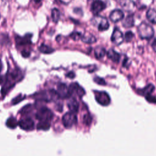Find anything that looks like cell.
I'll use <instances>...</instances> for the list:
<instances>
[{
    "instance_id": "d590c367",
    "label": "cell",
    "mask_w": 156,
    "mask_h": 156,
    "mask_svg": "<svg viewBox=\"0 0 156 156\" xmlns=\"http://www.w3.org/2000/svg\"><path fill=\"white\" fill-rule=\"evenodd\" d=\"M151 46L153 49V50L156 52V38H155L152 42V44H151Z\"/></svg>"
},
{
    "instance_id": "3957f363",
    "label": "cell",
    "mask_w": 156,
    "mask_h": 156,
    "mask_svg": "<svg viewBox=\"0 0 156 156\" xmlns=\"http://www.w3.org/2000/svg\"><path fill=\"white\" fill-rule=\"evenodd\" d=\"M52 112L46 107H42L36 113V118L40 121H49L53 118Z\"/></svg>"
},
{
    "instance_id": "ba28073f",
    "label": "cell",
    "mask_w": 156,
    "mask_h": 156,
    "mask_svg": "<svg viewBox=\"0 0 156 156\" xmlns=\"http://www.w3.org/2000/svg\"><path fill=\"white\" fill-rule=\"evenodd\" d=\"M56 91L59 98H68L71 95L69 87L64 83H60L58 85Z\"/></svg>"
},
{
    "instance_id": "30bf717a",
    "label": "cell",
    "mask_w": 156,
    "mask_h": 156,
    "mask_svg": "<svg viewBox=\"0 0 156 156\" xmlns=\"http://www.w3.org/2000/svg\"><path fill=\"white\" fill-rule=\"evenodd\" d=\"M106 8V4L101 0H95L93 2L91 6V11L94 15L98 14Z\"/></svg>"
},
{
    "instance_id": "ab89813d",
    "label": "cell",
    "mask_w": 156,
    "mask_h": 156,
    "mask_svg": "<svg viewBox=\"0 0 156 156\" xmlns=\"http://www.w3.org/2000/svg\"><path fill=\"white\" fill-rule=\"evenodd\" d=\"M42 0H34V1L36 2V3H38L40 2H41Z\"/></svg>"
},
{
    "instance_id": "52a82bcc",
    "label": "cell",
    "mask_w": 156,
    "mask_h": 156,
    "mask_svg": "<svg viewBox=\"0 0 156 156\" xmlns=\"http://www.w3.org/2000/svg\"><path fill=\"white\" fill-rule=\"evenodd\" d=\"M92 20L94 21L93 24L94 25L97 24L98 29L99 31H104L107 30L109 28L108 21L105 18L97 16Z\"/></svg>"
},
{
    "instance_id": "f35d334b",
    "label": "cell",
    "mask_w": 156,
    "mask_h": 156,
    "mask_svg": "<svg viewBox=\"0 0 156 156\" xmlns=\"http://www.w3.org/2000/svg\"><path fill=\"white\" fill-rule=\"evenodd\" d=\"M2 80H3L2 77V76H0V85L2 83Z\"/></svg>"
},
{
    "instance_id": "5bb4252c",
    "label": "cell",
    "mask_w": 156,
    "mask_h": 156,
    "mask_svg": "<svg viewBox=\"0 0 156 156\" xmlns=\"http://www.w3.org/2000/svg\"><path fill=\"white\" fill-rule=\"evenodd\" d=\"M119 4L123 10L129 12H132L135 7L133 0H119Z\"/></svg>"
},
{
    "instance_id": "9a60e30c",
    "label": "cell",
    "mask_w": 156,
    "mask_h": 156,
    "mask_svg": "<svg viewBox=\"0 0 156 156\" xmlns=\"http://www.w3.org/2000/svg\"><path fill=\"white\" fill-rule=\"evenodd\" d=\"M69 88L71 94L73 93H76L77 96L81 97L85 94V91L84 89L77 83H71L69 87Z\"/></svg>"
},
{
    "instance_id": "e0dca14e",
    "label": "cell",
    "mask_w": 156,
    "mask_h": 156,
    "mask_svg": "<svg viewBox=\"0 0 156 156\" xmlns=\"http://www.w3.org/2000/svg\"><path fill=\"white\" fill-rule=\"evenodd\" d=\"M155 89V87L154 85L150 83L146 85L144 88H141V89H138L137 90V93L142 96H146L149 94H152V93L154 91Z\"/></svg>"
},
{
    "instance_id": "d4e9b609",
    "label": "cell",
    "mask_w": 156,
    "mask_h": 156,
    "mask_svg": "<svg viewBox=\"0 0 156 156\" xmlns=\"http://www.w3.org/2000/svg\"><path fill=\"white\" fill-rule=\"evenodd\" d=\"M39 51L43 54H51L54 51V49L51 48L50 46L46 45L44 44H42L38 48Z\"/></svg>"
},
{
    "instance_id": "b9f144b4",
    "label": "cell",
    "mask_w": 156,
    "mask_h": 156,
    "mask_svg": "<svg viewBox=\"0 0 156 156\" xmlns=\"http://www.w3.org/2000/svg\"><path fill=\"white\" fill-rule=\"evenodd\" d=\"M88 1H92V0H88Z\"/></svg>"
},
{
    "instance_id": "4316f807",
    "label": "cell",
    "mask_w": 156,
    "mask_h": 156,
    "mask_svg": "<svg viewBox=\"0 0 156 156\" xmlns=\"http://www.w3.org/2000/svg\"><path fill=\"white\" fill-rule=\"evenodd\" d=\"M10 40L7 34H0V44H7L9 43Z\"/></svg>"
},
{
    "instance_id": "8fae6325",
    "label": "cell",
    "mask_w": 156,
    "mask_h": 156,
    "mask_svg": "<svg viewBox=\"0 0 156 156\" xmlns=\"http://www.w3.org/2000/svg\"><path fill=\"white\" fill-rule=\"evenodd\" d=\"M124 40V37L122 32L118 29L115 27L111 37V41L116 45L121 44Z\"/></svg>"
},
{
    "instance_id": "ac0fdd59",
    "label": "cell",
    "mask_w": 156,
    "mask_h": 156,
    "mask_svg": "<svg viewBox=\"0 0 156 156\" xmlns=\"http://www.w3.org/2000/svg\"><path fill=\"white\" fill-rule=\"evenodd\" d=\"M67 106L71 112H73L74 113H77L79 110V103L74 98H71L70 100L68 101L67 103Z\"/></svg>"
},
{
    "instance_id": "5b68a950",
    "label": "cell",
    "mask_w": 156,
    "mask_h": 156,
    "mask_svg": "<svg viewBox=\"0 0 156 156\" xmlns=\"http://www.w3.org/2000/svg\"><path fill=\"white\" fill-rule=\"evenodd\" d=\"M94 93L95 99L98 104L103 106H107L110 104L111 101L110 98L105 91H95Z\"/></svg>"
},
{
    "instance_id": "f1b7e54d",
    "label": "cell",
    "mask_w": 156,
    "mask_h": 156,
    "mask_svg": "<svg viewBox=\"0 0 156 156\" xmlns=\"http://www.w3.org/2000/svg\"><path fill=\"white\" fill-rule=\"evenodd\" d=\"M134 37V34L131 31H127L126 32L124 35V39L126 42H130L132 40L133 38Z\"/></svg>"
},
{
    "instance_id": "9c48e42d",
    "label": "cell",
    "mask_w": 156,
    "mask_h": 156,
    "mask_svg": "<svg viewBox=\"0 0 156 156\" xmlns=\"http://www.w3.org/2000/svg\"><path fill=\"white\" fill-rule=\"evenodd\" d=\"M18 126L20 127L24 130H32L34 129L35 124L32 119L30 118H26L21 119L18 122Z\"/></svg>"
},
{
    "instance_id": "603a6c76",
    "label": "cell",
    "mask_w": 156,
    "mask_h": 156,
    "mask_svg": "<svg viewBox=\"0 0 156 156\" xmlns=\"http://www.w3.org/2000/svg\"><path fill=\"white\" fill-rule=\"evenodd\" d=\"M50 124L48 121H40L37 126V129L38 130H48L50 128Z\"/></svg>"
},
{
    "instance_id": "d6986e66",
    "label": "cell",
    "mask_w": 156,
    "mask_h": 156,
    "mask_svg": "<svg viewBox=\"0 0 156 156\" xmlns=\"http://www.w3.org/2000/svg\"><path fill=\"white\" fill-rule=\"evenodd\" d=\"M80 40L87 44H92L96 42V37L91 34H84L82 35Z\"/></svg>"
},
{
    "instance_id": "f546056e",
    "label": "cell",
    "mask_w": 156,
    "mask_h": 156,
    "mask_svg": "<svg viewBox=\"0 0 156 156\" xmlns=\"http://www.w3.org/2000/svg\"><path fill=\"white\" fill-rule=\"evenodd\" d=\"M82 34L80 32H72L71 34H70V37L74 40H78L79 39L81 38V37H82Z\"/></svg>"
},
{
    "instance_id": "6da1fadb",
    "label": "cell",
    "mask_w": 156,
    "mask_h": 156,
    "mask_svg": "<svg viewBox=\"0 0 156 156\" xmlns=\"http://www.w3.org/2000/svg\"><path fill=\"white\" fill-rule=\"evenodd\" d=\"M137 31L140 38L143 40H149L152 38L154 35V30L152 26L144 21L138 26Z\"/></svg>"
},
{
    "instance_id": "ffe728a7",
    "label": "cell",
    "mask_w": 156,
    "mask_h": 156,
    "mask_svg": "<svg viewBox=\"0 0 156 156\" xmlns=\"http://www.w3.org/2000/svg\"><path fill=\"white\" fill-rule=\"evenodd\" d=\"M122 26L126 28H130L134 26V18L133 14H130L122 21Z\"/></svg>"
},
{
    "instance_id": "e575fe53",
    "label": "cell",
    "mask_w": 156,
    "mask_h": 156,
    "mask_svg": "<svg viewBox=\"0 0 156 156\" xmlns=\"http://www.w3.org/2000/svg\"><path fill=\"white\" fill-rule=\"evenodd\" d=\"M30 54V52L29 51H27V50H25V49H24V50H23V51H21V55H22V56H23V57L27 58V57H29Z\"/></svg>"
},
{
    "instance_id": "cb8c5ba5",
    "label": "cell",
    "mask_w": 156,
    "mask_h": 156,
    "mask_svg": "<svg viewBox=\"0 0 156 156\" xmlns=\"http://www.w3.org/2000/svg\"><path fill=\"white\" fill-rule=\"evenodd\" d=\"M18 125V122L13 117L9 118L6 121V126L10 129H15Z\"/></svg>"
},
{
    "instance_id": "4fadbf2b",
    "label": "cell",
    "mask_w": 156,
    "mask_h": 156,
    "mask_svg": "<svg viewBox=\"0 0 156 156\" xmlns=\"http://www.w3.org/2000/svg\"><path fill=\"white\" fill-rule=\"evenodd\" d=\"M31 37H32V35L30 34H26L23 37H20L17 35L15 37V41L16 44L18 45L30 44L32 43V41L30 40Z\"/></svg>"
},
{
    "instance_id": "1f68e13d",
    "label": "cell",
    "mask_w": 156,
    "mask_h": 156,
    "mask_svg": "<svg viewBox=\"0 0 156 156\" xmlns=\"http://www.w3.org/2000/svg\"><path fill=\"white\" fill-rule=\"evenodd\" d=\"M93 80H94V81L96 83H98V84H99V85H104L106 84L105 80H104L103 78H101V77H100L96 76L95 77H94V79H93Z\"/></svg>"
},
{
    "instance_id": "7c38bea8",
    "label": "cell",
    "mask_w": 156,
    "mask_h": 156,
    "mask_svg": "<svg viewBox=\"0 0 156 156\" xmlns=\"http://www.w3.org/2000/svg\"><path fill=\"white\" fill-rule=\"evenodd\" d=\"M124 13L119 9L113 10L110 14V19L113 23H117L121 21L124 18Z\"/></svg>"
},
{
    "instance_id": "d6a6232c",
    "label": "cell",
    "mask_w": 156,
    "mask_h": 156,
    "mask_svg": "<svg viewBox=\"0 0 156 156\" xmlns=\"http://www.w3.org/2000/svg\"><path fill=\"white\" fill-rule=\"evenodd\" d=\"M25 98L24 96H23L21 94L18 95V96H16V98H15L13 100H12V104L13 105H15L19 102H20L21 101H23L24 99Z\"/></svg>"
},
{
    "instance_id": "60d3db41",
    "label": "cell",
    "mask_w": 156,
    "mask_h": 156,
    "mask_svg": "<svg viewBox=\"0 0 156 156\" xmlns=\"http://www.w3.org/2000/svg\"><path fill=\"white\" fill-rule=\"evenodd\" d=\"M1 68H2V66H1V65H0V71H1Z\"/></svg>"
},
{
    "instance_id": "83f0119b",
    "label": "cell",
    "mask_w": 156,
    "mask_h": 156,
    "mask_svg": "<svg viewBox=\"0 0 156 156\" xmlns=\"http://www.w3.org/2000/svg\"><path fill=\"white\" fill-rule=\"evenodd\" d=\"M83 123L87 126H90L92 122V118L90 114H86L83 118Z\"/></svg>"
},
{
    "instance_id": "2e32d148",
    "label": "cell",
    "mask_w": 156,
    "mask_h": 156,
    "mask_svg": "<svg viewBox=\"0 0 156 156\" xmlns=\"http://www.w3.org/2000/svg\"><path fill=\"white\" fill-rule=\"evenodd\" d=\"M106 54L109 59H110L112 61L115 63H118L121 58L120 54L116 51H115L113 49H110L107 52Z\"/></svg>"
},
{
    "instance_id": "7a4b0ae2",
    "label": "cell",
    "mask_w": 156,
    "mask_h": 156,
    "mask_svg": "<svg viewBox=\"0 0 156 156\" xmlns=\"http://www.w3.org/2000/svg\"><path fill=\"white\" fill-rule=\"evenodd\" d=\"M34 97L38 100L44 101H51L55 100L59 98L56 91L52 90L49 91H43L37 93Z\"/></svg>"
},
{
    "instance_id": "277c9868",
    "label": "cell",
    "mask_w": 156,
    "mask_h": 156,
    "mask_svg": "<svg viewBox=\"0 0 156 156\" xmlns=\"http://www.w3.org/2000/svg\"><path fill=\"white\" fill-rule=\"evenodd\" d=\"M18 74L14 73H12L7 75L5 81L1 89V93L2 95H5L7 93V91L10 88H12V87H13L15 83V81L16 80V78Z\"/></svg>"
},
{
    "instance_id": "4dcf8cb0",
    "label": "cell",
    "mask_w": 156,
    "mask_h": 156,
    "mask_svg": "<svg viewBox=\"0 0 156 156\" xmlns=\"http://www.w3.org/2000/svg\"><path fill=\"white\" fill-rule=\"evenodd\" d=\"M145 98L147 102H149L150 103L156 104V97L152 95V94H149L145 96Z\"/></svg>"
},
{
    "instance_id": "7402d4cb",
    "label": "cell",
    "mask_w": 156,
    "mask_h": 156,
    "mask_svg": "<svg viewBox=\"0 0 156 156\" xmlns=\"http://www.w3.org/2000/svg\"><path fill=\"white\" fill-rule=\"evenodd\" d=\"M146 17L152 23L156 24V10L154 9H150L147 11Z\"/></svg>"
},
{
    "instance_id": "74e56055",
    "label": "cell",
    "mask_w": 156,
    "mask_h": 156,
    "mask_svg": "<svg viewBox=\"0 0 156 156\" xmlns=\"http://www.w3.org/2000/svg\"><path fill=\"white\" fill-rule=\"evenodd\" d=\"M128 61H129V59L127 57H126L124 60H123V62H122V66L124 67H127V63H128Z\"/></svg>"
},
{
    "instance_id": "8d00e7d4",
    "label": "cell",
    "mask_w": 156,
    "mask_h": 156,
    "mask_svg": "<svg viewBox=\"0 0 156 156\" xmlns=\"http://www.w3.org/2000/svg\"><path fill=\"white\" fill-rule=\"evenodd\" d=\"M66 77L70 78V79H73L75 77V74L73 72H69L66 74Z\"/></svg>"
},
{
    "instance_id": "44dd1931",
    "label": "cell",
    "mask_w": 156,
    "mask_h": 156,
    "mask_svg": "<svg viewBox=\"0 0 156 156\" xmlns=\"http://www.w3.org/2000/svg\"><path fill=\"white\" fill-rule=\"evenodd\" d=\"M106 51L104 48L102 46H97L94 49V55L97 59L103 58L106 54Z\"/></svg>"
},
{
    "instance_id": "836d02e7",
    "label": "cell",
    "mask_w": 156,
    "mask_h": 156,
    "mask_svg": "<svg viewBox=\"0 0 156 156\" xmlns=\"http://www.w3.org/2000/svg\"><path fill=\"white\" fill-rule=\"evenodd\" d=\"M31 108L32 106L31 105L29 104L27 105H26L25 107H24L22 109H21V113L24 114V113H28L30 110H31Z\"/></svg>"
},
{
    "instance_id": "8992f818",
    "label": "cell",
    "mask_w": 156,
    "mask_h": 156,
    "mask_svg": "<svg viewBox=\"0 0 156 156\" xmlns=\"http://www.w3.org/2000/svg\"><path fill=\"white\" fill-rule=\"evenodd\" d=\"M77 116L73 112H67L62 117V123L66 128H71L77 123Z\"/></svg>"
},
{
    "instance_id": "484cf974",
    "label": "cell",
    "mask_w": 156,
    "mask_h": 156,
    "mask_svg": "<svg viewBox=\"0 0 156 156\" xmlns=\"http://www.w3.org/2000/svg\"><path fill=\"white\" fill-rule=\"evenodd\" d=\"M51 17L52 19V21L54 23H57L60 17V12L58 10V9L56 8H54L51 11Z\"/></svg>"
}]
</instances>
